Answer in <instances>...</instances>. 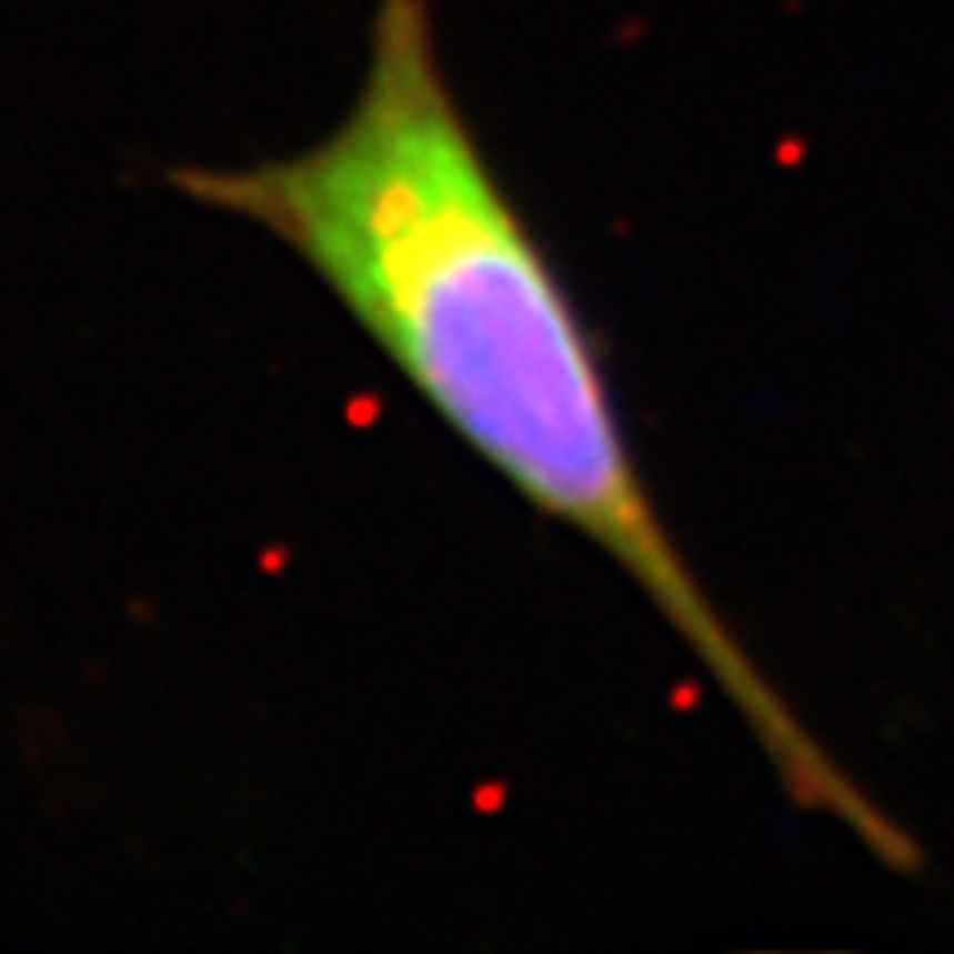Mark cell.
<instances>
[{
  "label": "cell",
  "instance_id": "obj_1",
  "mask_svg": "<svg viewBox=\"0 0 954 954\" xmlns=\"http://www.w3.org/2000/svg\"><path fill=\"white\" fill-rule=\"evenodd\" d=\"M169 182L279 239L451 433L601 549L782 730L650 504L596 341L460 111L424 0H381L359 93L319 142Z\"/></svg>",
  "mask_w": 954,
  "mask_h": 954
}]
</instances>
